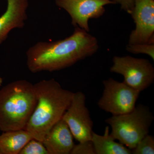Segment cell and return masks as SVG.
<instances>
[{
	"label": "cell",
	"instance_id": "6da1fadb",
	"mask_svg": "<svg viewBox=\"0 0 154 154\" xmlns=\"http://www.w3.org/2000/svg\"><path fill=\"white\" fill-rule=\"evenodd\" d=\"M95 36L77 26L70 36L54 42H39L26 53L28 69L33 73L54 72L72 66L97 52Z\"/></svg>",
	"mask_w": 154,
	"mask_h": 154
},
{
	"label": "cell",
	"instance_id": "7a4b0ae2",
	"mask_svg": "<svg viewBox=\"0 0 154 154\" xmlns=\"http://www.w3.org/2000/svg\"><path fill=\"white\" fill-rule=\"evenodd\" d=\"M37 103L25 129L33 139L42 142L46 134L62 119L74 93L63 89L54 79L34 84Z\"/></svg>",
	"mask_w": 154,
	"mask_h": 154
},
{
	"label": "cell",
	"instance_id": "3957f363",
	"mask_svg": "<svg viewBox=\"0 0 154 154\" xmlns=\"http://www.w3.org/2000/svg\"><path fill=\"white\" fill-rule=\"evenodd\" d=\"M37 103L34 85L17 80L0 90V130L25 129Z\"/></svg>",
	"mask_w": 154,
	"mask_h": 154
},
{
	"label": "cell",
	"instance_id": "277c9868",
	"mask_svg": "<svg viewBox=\"0 0 154 154\" xmlns=\"http://www.w3.org/2000/svg\"><path fill=\"white\" fill-rule=\"evenodd\" d=\"M154 119L149 107L140 104L130 113L112 116L106 119L105 122L111 127L110 135L132 150L142 139L149 134Z\"/></svg>",
	"mask_w": 154,
	"mask_h": 154
},
{
	"label": "cell",
	"instance_id": "5b68a950",
	"mask_svg": "<svg viewBox=\"0 0 154 154\" xmlns=\"http://www.w3.org/2000/svg\"><path fill=\"white\" fill-rule=\"evenodd\" d=\"M113 62L110 71L122 75L123 82L135 90L141 92L153 83L154 68L148 60L130 56H114Z\"/></svg>",
	"mask_w": 154,
	"mask_h": 154
},
{
	"label": "cell",
	"instance_id": "8992f818",
	"mask_svg": "<svg viewBox=\"0 0 154 154\" xmlns=\"http://www.w3.org/2000/svg\"><path fill=\"white\" fill-rule=\"evenodd\" d=\"M104 89L97 105L112 116L130 113L136 107L140 92L112 78L103 82Z\"/></svg>",
	"mask_w": 154,
	"mask_h": 154
},
{
	"label": "cell",
	"instance_id": "52a82bcc",
	"mask_svg": "<svg viewBox=\"0 0 154 154\" xmlns=\"http://www.w3.org/2000/svg\"><path fill=\"white\" fill-rule=\"evenodd\" d=\"M62 119L79 143L91 140L94 122L86 106L85 95L82 92L74 93L70 104Z\"/></svg>",
	"mask_w": 154,
	"mask_h": 154
},
{
	"label": "cell",
	"instance_id": "ba28073f",
	"mask_svg": "<svg viewBox=\"0 0 154 154\" xmlns=\"http://www.w3.org/2000/svg\"><path fill=\"white\" fill-rule=\"evenodd\" d=\"M55 4L68 13L72 25L88 32L89 20L100 18L105 14V6L115 4L109 0H55Z\"/></svg>",
	"mask_w": 154,
	"mask_h": 154
},
{
	"label": "cell",
	"instance_id": "9c48e42d",
	"mask_svg": "<svg viewBox=\"0 0 154 154\" xmlns=\"http://www.w3.org/2000/svg\"><path fill=\"white\" fill-rule=\"evenodd\" d=\"M130 15L135 28L130 34L128 44H154V0H134Z\"/></svg>",
	"mask_w": 154,
	"mask_h": 154
},
{
	"label": "cell",
	"instance_id": "30bf717a",
	"mask_svg": "<svg viewBox=\"0 0 154 154\" xmlns=\"http://www.w3.org/2000/svg\"><path fill=\"white\" fill-rule=\"evenodd\" d=\"M68 125L62 119L46 134L43 143L49 154H71L75 146Z\"/></svg>",
	"mask_w": 154,
	"mask_h": 154
},
{
	"label": "cell",
	"instance_id": "8fae6325",
	"mask_svg": "<svg viewBox=\"0 0 154 154\" xmlns=\"http://www.w3.org/2000/svg\"><path fill=\"white\" fill-rule=\"evenodd\" d=\"M6 11L0 17V44L15 28H22L27 19L28 0H7Z\"/></svg>",
	"mask_w": 154,
	"mask_h": 154
},
{
	"label": "cell",
	"instance_id": "7c38bea8",
	"mask_svg": "<svg viewBox=\"0 0 154 154\" xmlns=\"http://www.w3.org/2000/svg\"><path fill=\"white\" fill-rule=\"evenodd\" d=\"M33 138L25 129L4 131L0 135V154H19Z\"/></svg>",
	"mask_w": 154,
	"mask_h": 154
},
{
	"label": "cell",
	"instance_id": "4fadbf2b",
	"mask_svg": "<svg viewBox=\"0 0 154 154\" xmlns=\"http://www.w3.org/2000/svg\"><path fill=\"white\" fill-rule=\"evenodd\" d=\"M116 140L109 134V126L105 128L103 135L93 131L91 140L96 154H131V150L124 145L115 141Z\"/></svg>",
	"mask_w": 154,
	"mask_h": 154
},
{
	"label": "cell",
	"instance_id": "5bb4252c",
	"mask_svg": "<svg viewBox=\"0 0 154 154\" xmlns=\"http://www.w3.org/2000/svg\"><path fill=\"white\" fill-rule=\"evenodd\" d=\"M131 151L134 154H154V137L151 135H146L138 143Z\"/></svg>",
	"mask_w": 154,
	"mask_h": 154
},
{
	"label": "cell",
	"instance_id": "9a60e30c",
	"mask_svg": "<svg viewBox=\"0 0 154 154\" xmlns=\"http://www.w3.org/2000/svg\"><path fill=\"white\" fill-rule=\"evenodd\" d=\"M19 154H49L42 142L32 139L22 149Z\"/></svg>",
	"mask_w": 154,
	"mask_h": 154
},
{
	"label": "cell",
	"instance_id": "2e32d148",
	"mask_svg": "<svg viewBox=\"0 0 154 154\" xmlns=\"http://www.w3.org/2000/svg\"><path fill=\"white\" fill-rule=\"evenodd\" d=\"M126 50L134 54H146L149 56L154 60V44H128Z\"/></svg>",
	"mask_w": 154,
	"mask_h": 154
},
{
	"label": "cell",
	"instance_id": "e0dca14e",
	"mask_svg": "<svg viewBox=\"0 0 154 154\" xmlns=\"http://www.w3.org/2000/svg\"><path fill=\"white\" fill-rule=\"evenodd\" d=\"M71 154H96L92 140H87L75 145Z\"/></svg>",
	"mask_w": 154,
	"mask_h": 154
},
{
	"label": "cell",
	"instance_id": "ac0fdd59",
	"mask_svg": "<svg viewBox=\"0 0 154 154\" xmlns=\"http://www.w3.org/2000/svg\"><path fill=\"white\" fill-rule=\"evenodd\" d=\"M115 4H118L121 6V8L131 14L134 7V0H109Z\"/></svg>",
	"mask_w": 154,
	"mask_h": 154
},
{
	"label": "cell",
	"instance_id": "d6986e66",
	"mask_svg": "<svg viewBox=\"0 0 154 154\" xmlns=\"http://www.w3.org/2000/svg\"><path fill=\"white\" fill-rule=\"evenodd\" d=\"M3 83V79H2V77L0 76V86L2 85V84Z\"/></svg>",
	"mask_w": 154,
	"mask_h": 154
}]
</instances>
